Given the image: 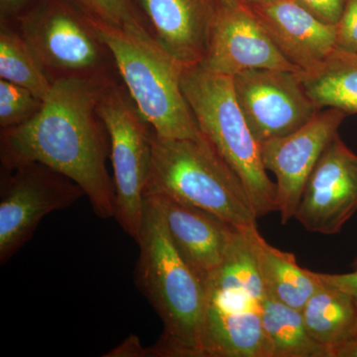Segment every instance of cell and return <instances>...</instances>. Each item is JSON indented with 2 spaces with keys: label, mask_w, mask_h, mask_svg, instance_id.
I'll return each mask as SVG.
<instances>
[{
  "label": "cell",
  "mask_w": 357,
  "mask_h": 357,
  "mask_svg": "<svg viewBox=\"0 0 357 357\" xmlns=\"http://www.w3.org/2000/svg\"><path fill=\"white\" fill-rule=\"evenodd\" d=\"M109 86L84 79L53 84L31 121L0 132L1 170L39 162L77 183L98 218H114L109 135L98 112Z\"/></svg>",
  "instance_id": "obj_1"
},
{
  "label": "cell",
  "mask_w": 357,
  "mask_h": 357,
  "mask_svg": "<svg viewBox=\"0 0 357 357\" xmlns=\"http://www.w3.org/2000/svg\"><path fill=\"white\" fill-rule=\"evenodd\" d=\"M136 243L138 289L163 323V333L147 356L203 357L202 328L206 290L199 276L174 245L158 199L145 196Z\"/></svg>",
  "instance_id": "obj_2"
},
{
  "label": "cell",
  "mask_w": 357,
  "mask_h": 357,
  "mask_svg": "<svg viewBox=\"0 0 357 357\" xmlns=\"http://www.w3.org/2000/svg\"><path fill=\"white\" fill-rule=\"evenodd\" d=\"M164 197L213 213L238 229L255 227V211L241 178L206 136H152L144 197Z\"/></svg>",
  "instance_id": "obj_3"
},
{
  "label": "cell",
  "mask_w": 357,
  "mask_h": 357,
  "mask_svg": "<svg viewBox=\"0 0 357 357\" xmlns=\"http://www.w3.org/2000/svg\"><path fill=\"white\" fill-rule=\"evenodd\" d=\"M203 357H272L262 324L264 284L239 229L225 261L204 279Z\"/></svg>",
  "instance_id": "obj_4"
},
{
  "label": "cell",
  "mask_w": 357,
  "mask_h": 357,
  "mask_svg": "<svg viewBox=\"0 0 357 357\" xmlns=\"http://www.w3.org/2000/svg\"><path fill=\"white\" fill-rule=\"evenodd\" d=\"M181 86L199 130L243 182L256 217L278 211L276 183L268 177L260 144L239 109L232 77L202 64L184 66Z\"/></svg>",
  "instance_id": "obj_5"
},
{
  "label": "cell",
  "mask_w": 357,
  "mask_h": 357,
  "mask_svg": "<svg viewBox=\"0 0 357 357\" xmlns=\"http://www.w3.org/2000/svg\"><path fill=\"white\" fill-rule=\"evenodd\" d=\"M95 23L114 54L124 86L156 135L169 139L203 135L181 86L184 66L153 39Z\"/></svg>",
  "instance_id": "obj_6"
},
{
  "label": "cell",
  "mask_w": 357,
  "mask_h": 357,
  "mask_svg": "<svg viewBox=\"0 0 357 357\" xmlns=\"http://www.w3.org/2000/svg\"><path fill=\"white\" fill-rule=\"evenodd\" d=\"M10 24L31 47L52 84L64 79L123 83L95 21L67 0H45Z\"/></svg>",
  "instance_id": "obj_7"
},
{
  "label": "cell",
  "mask_w": 357,
  "mask_h": 357,
  "mask_svg": "<svg viewBox=\"0 0 357 357\" xmlns=\"http://www.w3.org/2000/svg\"><path fill=\"white\" fill-rule=\"evenodd\" d=\"M110 140L114 168V218L137 239L142 222L144 190L151 168L153 128L140 114L123 83L112 84L98 103Z\"/></svg>",
  "instance_id": "obj_8"
},
{
  "label": "cell",
  "mask_w": 357,
  "mask_h": 357,
  "mask_svg": "<svg viewBox=\"0 0 357 357\" xmlns=\"http://www.w3.org/2000/svg\"><path fill=\"white\" fill-rule=\"evenodd\" d=\"M83 196L86 194L77 183L39 162L1 170V264L29 241L45 215L69 208Z\"/></svg>",
  "instance_id": "obj_9"
},
{
  "label": "cell",
  "mask_w": 357,
  "mask_h": 357,
  "mask_svg": "<svg viewBox=\"0 0 357 357\" xmlns=\"http://www.w3.org/2000/svg\"><path fill=\"white\" fill-rule=\"evenodd\" d=\"M232 84L239 109L259 144L294 132L319 112L306 93L301 73L246 70L232 77Z\"/></svg>",
  "instance_id": "obj_10"
},
{
  "label": "cell",
  "mask_w": 357,
  "mask_h": 357,
  "mask_svg": "<svg viewBox=\"0 0 357 357\" xmlns=\"http://www.w3.org/2000/svg\"><path fill=\"white\" fill-rule=\"evenodd\" d=\"M347 115L337 109L319 110L294 132L260 144L265 168L276 176L277 206L282 225L295 218L307 178Z\"/></svg>",
  "instance_id": "obj_11"
},
{
  "label": "cell",
  "mask_w": 357,
  "mask_h": 357,
  "mask_svg": "<svg viewBox=\"0 0 357 357\" xmlns=\"http://www.w3.org/2000/svg\"><path fill=\"white\" fill-rule=\"evenodd\" d=\"M357 211V155L337 134L307 178L295 218L307 231L340 232Z\"/></svg>",
  "instance_id": "obj_12"
},
{
  "label": "cell",
  "mask_w": 357,
  "mask_h": 357,
  "mask_svg": "<svg viewBox=\"0 0 357 357\" xmlns=\"http://www.w3.org/2000/svg\"><path fill=\"white\" fill-rule=\"evenodd\" d=\"M202 65L230 77L252 69L302 73L275 46L248 3L230 6L222 2Z\"/></svg>",
  "instance_id": "obj_13"
},
{
  "label": "cell",
  "mask_w": 357,
  "mask_h": 357,
  "mask_svg": "<svg viewBox=\"0 0 357 357\" xmlns=\"http://www.w3.org/2000/svg\"><path fill=\"white\" fill-rule=\"evenodd\" d=\"M157 44L183 66L208 54L222 0H131Z\"/></svg>",
  "instance_id": "obj_14"
},
{
  "label": "cell",
  "mask_w": 357,
  "mask_h": 357,
  "mask_svg": "<svg viewBox=\"0 0 357 357\" xmlns=\"http://www.w3.org/2000/svg\"><path fill=\"white\" fill-rule=\"evenodd\" d=\"M248 6L275 46L302 73L318 66L335 50V25L319 20L297 0Z\"/></svg>",
  "instance_id": "obj_15"
},
{
  "label": "cell",
  "mask_w": 357,
  "mask_h": 357,
  "mask_svg": "<svg viewBox=\"0 0 357 357\" xmlns=\"http://www.w3.org/2000/svg\"><path fill=\"white\" fill-rule=\"evenodd\" d=\"M154 198L164 211L174 245L204 280L225 261L239 229L208 211L164 197Z\"/></svg>",
  "instance_id": "obj_16"
},
{
  "label": "cell",
  "mask_w": 357,
  "mask_h": 357,
  "mask_svg": "<svg viewBox=\"0 0 357 357\" xmlns=\"http://www.w3.org/2000/svg\"><path fill=\"white\" fill-rule=\"evenodd\" d=\"M241 230L268 295L302 311L310 298L324 285L318 273L300 267L293 253L268 243L258 231L257 225Z\"/></svg>",
  "instance_id": "obj_17"
},
{
  "label": "cell",
  "mask_w": 357,
  "mask_h": 357,
  "mask_svg": "<svg viewBox=\"0 0 357 357\" xmlns=\"http://www.w3.org/2000/svg\"><path fill=\"white\" fill-rule=\"evenodd\" d=\"M303 84L319 110L357 114V53L335 48L318 66L301 73Z\"/></svg>",
  "instance_id": "obj_18"
},
{
  "label": "cell",
  "mask_w": 357,
  "mask_h": 357,
  "mask_svg": "<svg viewBox=\"0 0 357 357\" xmlns=\"http://www.w3.org/2000/svg\"><path fill=\"white\" fill-rule=\"evenodd\" d=\"M324 283V282H323ZM307 332L333 351L357 333V305L351 294L328 284L310 298L302 310Z\"/></svg>",
  "instance_id": "obj_19"
},
{
  "label": "cell",
  "mask_w": 357,
  "mask_h": 357,
  "mask_svg": "<svg viewBox=\"0 0 357 357\" xmlns=\"http://www.w3.org/2000/svg\"><path fill=\"white\" fill-rule=\"evenodd\" d=\"M262 324L272 357H333L332 351L307 332L302 311L268 294L262 303Z\"/></svg>",
  "instance_id": "obj_20"
},
{
  "label": "cell",
  "mask_w": 357,
  "mask_h": 357,
  "mask_svg": "<svg viewBox=\"0 0 357 357\" xmlns=\"http://www.w3.org/2000/svg\"><path fill=\"white\" fill-rule=\"evenodd\" d=\"M0 77L29 89L42 100L53 86L29 44L10 23L3 21H0Z\"/></svg>",
  "instance_id": "obj_21"
},
{
  "label": "cell",
  "mask_w": 357,
  "mask_h": 357,
  "mask_svg": "<svg viewBox=\"0 0 357 357\" xmlns=\"http://www.w3.org/2000/svg\"><path fill=\"white\" fill-rule=\"evenodd\" d=\"M91 20L145 39H153L142 14L131 0H67ZM155 41V40H154Z\"/></svg>",
  "instance_id": "obj_22"
},
{
  "label": "cell",
  "mask_w": 357,
  "mask_h": 357,
  "mask_svg": "<svg viewBox=\"0 0 357 357\" xmlns=\"http://www.w3.org/2000/svg\"><path fill=\"white\" fill-rule=\"evenodd\" d=\"M43 102L29 89L0 79V128H16L31 121Z\"/></svg>",
  "instance_id": "obj_23"
},
{
  "label": "cell",
  "mask_w": 357,
  "mask_h": 357,
  "mask_svg": "<svg viewBox=\"0 0 357 357\" xmlns=\"http://www.w3.org/2000/svg\"><path fill=\"white\" fill-rule=\"evenodd\" d=\"M335 29V48L357 53V0H347Z\"/></svg>",
  "instance_id": "obj_24"
},
{
  "label": "cell",
  "mask_w": 357,
  "mask_h": 357,
  "mask_svg": "<svg viewBox=\"0 0 357 357\" xmlns=\"http://www.w3.org/2000/svg\"><path fill=\"white\" fill-rule=\"evenodd\" d=\"M305 8L311 11L314 16L328 23L335 25L344 11L347 0H297Z\"/></svg>",
  "instance_id": "obj_25"
},
{
  "label": "cell",
  "mask_w": 357,
  "mask_h": 357,
  "mask_svg": "<svg viewBox=\"0 0 357 357\" xmlns=\"http://www.w3.org/2000/svg\"><path fill=\"white\" fill-rule=\"evenodd\" d=\"M44 1L45 0H0V21L16 22L31 13Z\"/></svg>",
  "instance_id": "obj_26"
},
{
  "label": "cell",
  "mask_w": 357,
  "mask_h": 357,
  "mask_svg": "<svg viewBox=\"0 0 357 357\" xmlns=\"http://www.w3.org/2000/svg\"><path fill=\"white\" fill-rule=\"evenodd\" d=\"M319 278L324 283L333 286L351 294L357 305V269L352 273L325 274L318 273Z\"/></svg>",
  "instance_id": "obj_27"
},
{
  "label": "cell",
  "mask_w": 357,
  "mask_h": 357,
  "mask_svg": "<svg viewBox=\"0 0 357 357\" xmlns=\"http://www.w3.org/2000/svg\"><path fill=\"white\" fill-rule=\"evenodd\" d=\"M107 356H147V349L141 345L139 338L135 337V335H131L128 340H124L123 344L107 354Z\"/></svg>",
  "instance_id": "obj_28"
},
{
  "label": "cell",
  "mask_w": 357,
  "mask_h": 357,
  "mask_svg": "<svg viewBox=\"0 0 357 357\" xmlns=\"http://www.w3.org/2000/svg\"><path fill=\"white\" fill-rule=\"evenodd\" d=\"M333 357H357V333L335 349Z\"/></svg>",
  "instance_id": "obj_29"
},
{
  "label": "cell",
  "mask_w": 357,
  "mask_h": 357,
  "mask_svg": "<svg viewBox=\"0 0 357 357\" xmlns=\"http://www.w3.org/2000/svg\"><path fill=\"white\" fill-rule=\"evenodd\" d=\"M222 1L230 6H241L246 3L244 0H222Z\"/></svg>",
  "instance_id": "obj_30"
},
{
  "label": "cell",
  "mask_w": 357,
  "mask_h": 357,
  "mask_svg": "<svg viewBox=\"0 0 357 357\" xmlns=\"http://www.w3.org/2000/svg\"><path fill=\"white\" fill-rule=\"evenodd\" d=\"M244 1H245L246 3L251 4V3H264V2L276 1V0H244Z\"/></svg>",
  "instance_id": "obj_31"
},
{
  "label": "cell",
  "mask_w": 357,
  "mask_h": 357,
  "mask_svg": "<svg viewBox=\"0 0 357 357\" xmlns=\"http://www.w3.org/2000/svg\"><path fill=\"white\" fill-rule=\"evenodd\" d=\"M354 266L357 267V258L356 259V261L354 263Z\"/></svg>",
  "instance_id": "obj_32"
}]
</instances>
